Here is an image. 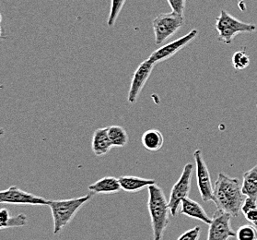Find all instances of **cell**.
I'll return each instance as SVG.
<instances>
[{
    "instance_id": "obj_13",
    "label": "cell",
    "mask_w": 257,
    "mask_h": 240,
    "mask_svg": "<svg viewBox=\"0 0 257 240\" xmlns=\"http://www.w3.org/2000/svg\"><path fill=\"white\" fill-rule=\"evenodd\" d=\"M112 142L108 136V129L100 128L96 129L91 140V149L96 156L106 155L112 149Z\"/></svg>"
},
{
    "instance_id": "obj_5",
    "label": "cell",
    "mask_w": 257,
    "mask_h": 240,
    "mask_svg": "<svg viewBox=\"0 0 257 240\" xmlns=\"http://www.w3.org/2000/svg\"><path fill=\"white\" fill-rule=\"evenodd\" d=\"M185 24L184 16L174 12L162 13L152 22V27L155 34V44L162 45L169 37L173 36Z\"/></svg>"
},
{
    "instance_id": "obj_21",
    "label": "cell",
    "mask_w": 257,
    "mask_h": 240,
    "mask_svg": "<svg viewBox=\"0 0 257 240\" xmlns=\"http://www.w3.org/2000/svg\"><path fill=\"white\" fill-rule=\"evenodd\" d=\"M237 240H257V228L253 224H243L236 232Z\"/></svg>"
},
{
    "instance_id": "obj_1",
    "label": "cell",
    "mask_w": 257,
    "mask_h": 240,
    "mask_svg": "<svg viewBox=\"0 0 257 240\" xmlns=\"http://www.w3.org/2000/svg\"><path fill=\"white\" fill-rule=\"evenodd\" d=\"M245 198L241 192L239 179L226 174H218L213 187V201L218 210L228 212L231 217H238Z\"/></svg>"
},
{
    "instance_id": "obj_24",
    "label": "cell",
    "mask_w": 257,
    "mask_h": 240,
    "mask_svg": "<svg viewBox=\"0 0 257 240\" xmlns=\"http://www.w3.org/2000/svg\"><path fill=\"white\" fill-rule=\"evenodd\" d=\"M201 228L199 226H196L181 234L177 240H199Z\"/></svg>"
},
{
    "instance_id": "obj_23",
    "label": "cell",
    "mask_w": 257,
    "mask_h": 240,
    "mask_svg": "<svg viewBox=\"0 0 257 240\" xmlns=\"http://www.w3.org/2000/svg\"><path fill=\"white\" fill-rule=\"evenodd\" d=\"M232 64L235 69H245L250 65V57L246 54L245 51H237L232 56Z\"/></svg>"
},
{
    "instance_id": "obj_11",
    "label": "cell",
    "mask_w": 257,
    "mask_h": 240,
    "mask_svg": "<svg viewBox=\"0 0 257 240\" xmlns=\"http://www.w3.org/2000/svg\"><path fill=\"white\" fill-rule=\"evenodd\" d=\"M154 66L155 63H153L148 58L145 61L142 62L137 68L131 81V85L127 95L129 104H136L141 91L144 88L149 78L151 77Z\"/></svg>"
},
{
    "instance_id": "obj_10",
    "label": "cell",
    "mask_w": 257,
    "mask_h": 240,
    "mask_svg": "<svg viewBox=\"0 0 257 240\" xmlns=\"http://www.w3.org/2000/svg\"><path fill=\"white\" fill-rule=\"evenodd\" d=\"M197 34H198V31L196 29L192 30L190 33H188L185 36L181 37L179 39L175 40L172 43H169L167 45H163L159 49L154 51L149 57V59L155 64L159 62L167 60L195 39L197 36Z\"/></svg>"
},
{
    "instance_id": "obj_2",
    "label": "cell",
    "mask_w": 257,
    "mask_h": 240,
    "mask_svg": "<svg viewBox=\"0 0 257 240\" xmlns=\"http://www.w3.org/2000/svg\"><path fill=\"white\" fill-rule=\"evenodd\" d=\"M148 209L151 216L154 240H162L165 230L170 223V207L163 190L157 184L149 188Z\"/></svg>"
},
{
    "instance_id": "obj_15",
    "label": "cell",
    "mask_w": 257,
    "mask_h": 240,
    "mask_svg": "<svg viewBox=\"0 0 257 240\" xmlns=\"http://www.w3.org/2000/svg\"><path fill=\"white\" fill-rule=\"evenodd\" d=\"M118 179L121 189L129 193L139 192L146 188H149L151 185L156 184V180L154 179H143L131 176H123Z\"/></svg>"
},
{
    "instance_id": "obj_7",
    "label": "cell",
    "mask_w": 257,
    "mask_h": 240,
    "mask_svg": "<svg viewBox=\"0 0 257 240\" xmlns=\"http://www.w3.org/2000/svg\"><path fill=\"white\" fill-rule=\"evenodd\" d=\"M49 200L34 195L12 186L5 190H0V204H17V205H47Z\"/></svg>"
},
{
    "instance_id": "obj_25",
    "label": "cell",
    "mask_w": 257,
    "mask_h": 240,
    "mask_svg": "<svg viewBox=\"0 0 257 240\" xmlns=\"http://www.w3.org/2000/svg\"><path fill=\"white\" fill-rule=\"evenodd\" d=\"M167 1L172 9V12L181 16H184L186 0H167Z\"/></svg>"
},
{
    "instance_id": "obj_6",
    "label": "cell",
    "mask_w": 257,
    "mask_h": 240,
    "mask_svg": "<svg viewBox=\"0 0 257 240\" xmlns=\"http://www.w3.org/2000/svg\"><path fill=\"white\" fill-rule=\"evenodd\" d=\"M192 175H193V165L192 164L185 165L180 179L174 185L173 189L171 190L169 207H170L172 216H176L179 206L181 205V202L185 198L189 195L191 182H192Z\"/></svg>"
},
{
    "instance_id": "obj_22",
    "label": "cell",
    "mask_w": 257,
    "mask_h": 240,
    "mask_svg": "<svg viewBox=\"0 0 257 240\" xmlns=\"http://www.w3.org/2000/svg\"><path fill=\"white\" fill-rule=\"evenodd\" d=\"M126 0H111V9L109 13V18L107 21V24L109 27H113L116 23L120 13L122 12L124 3Z\"/></svg>"
},
{
    "instance_id": "obj_19",
    "label": "cell",
    "mask_w": 257,
    "mask_h": 240,
    "mask_svg": "<svg viewBox=\"0 0 257 240\" xmlns=\"http://www.w3.org/2000/svg\"><path fill=\"white\" fill-rule=\"evenodd\" d=\"M108 136L112 147H124L128 142V134L125 129L120 126L108 127Z\"/></svg>"
},
{
    "instance_id": "obj_18",
    "label": "cell",
    "mask_w": 257,
    "mask_h": 240,
    "mask_svg": "<svg viewBox=\"0 0 257 240\" xmlns=\"http://www.w3.org/2000/svg\"><path fill=\"white\" fill-rule=\"evenodd\" d=\"M141 141L146 150L150 151H160L163 146L164 138L160 130L149 129L142 135Z\"/></svg>"
},
{
    "instance_id": "obj_17",
    "label": "cell",
    "mask_w": 257,
    "mask_h": 240,
    "mask_svg": "<svg viewBox=\"0 0 257 240\" xmlns=\"http://www.w3.org/2000/svg\"><path fill=\"white\" fill-rule=\"evenodd\" d=\"M28 217L20 213L17 216H11V212L6 209H0V230L7 228H19L27 224Z\"/></svg>"
},
{
    "instance_id": "obj_8",
    "label": "cell",
    "mask_w": 257,
    "mask_h": 240,
    "mask_svg": "<svg viewBox=\"0 0 257 240\" xmlns=\"http://www.w3.org/2000/svg\"><path fill=\"white\" fill-rule=\"evenodd\" d=\"M231 215L223 211H216L209 223L207 240H229L236 236V233L231 227Z\"/></svg>"
},
{
    "instance_id": "obj_14",
    "label": "cell",
    "mask_w": 257,
    "mask_h": 240,
    "mask_svg": "<svg viewBox=\"0 0 257 240\" xmlns=\"http://www.w3.org/2000/svg\"><path fill=\"white\" fill-rule=\"evenodd\" d=\"M121 189L119 179L114 177H105L89 186V190L93 194H114Z\"/></svg>"
},
{
    "instance_id": "obj_12",
    "label": "cell",
    "mask_w": 257,
    "mask_h": 240,
    "mask_svg": "<svg viewBox=\"0 0 257 240\" xmlns=\"http://www.w3.org/2000/svg\"><path fill=\"white\" fill-rule=\"evenodd\" d=\"M180 212L188 217L199 220L206 224L211 223V218H209L207 212L204 210V208L196 201L191 200L189 197L185 198L181 202V211Z\"/></svg>"
},
{
    "instance_id": "obj_27",
    "label": "cell",
    "mask_w": 257,
    "mask_h": 240,
    "mask_svg": "<svg viewBox=\"0 0 257 240\" xmlns=\"http://www.w3.org/2000/svg\"><path fill=\"white\" fill-rule=\"evenodd\" d=\"M4 134H5V130L3 129H1L0 128V137H2V136H4Z\"/></svg>"
},
{
    "instance_id": "obj_26",
    "label": "cell",
    "mask_w": 257,
    "mask_h": 240,
    "mask_svg": "<svg viewBox=\"0 0 257 240\" xmlns=\"http://www.w3.org/2000/svg\"><path fill=\"white\" fill-rule=\"evenodd\" d=\"M1 21H2V16L0 14V23H1ZM2 35H3V29L1 28V26H0V38H2Z\"/></svg>"
},
{
    "instance_id": "obj_4",
    "label": "cell",
    "mask_w": 257,
    "mask_h": 240,
    "mask_svg": "<svg viewBox=\"0 0 257 240\" xmlns=\"http://www.w3.org/2000/svg\"><path fill=\"white\" fill-rule=\"evenodd\" d=\"M215 28L218 33V41L225 45H230L237 34L255 32L256 25L240 22L226 11H221L216 19Z\"/></svg>"
},
{
    "instance_id": "obj_20",
    "label": "cell",
    "mask_w": 257,
    "mask_h": 240,
    "mask_svg": "<svg viewBox=\"0 0 257 240\" xmlns=\"http://www.w3.org/2000/svg\"><path fill=\"white\" fill-rule=\"evenodd\" d=\"M240 211L249 223L257 226V201L246 197Z\"/></svg>"
},
{
    "instance_id": "obj_16",
    "label": "cell",
    "mask_w": 257,
    "mask_h": 240,
    "mask_svg": "<svg viewBox=\"0 0 257 240\" xmlns=\"http://www.w3.org/2000/svg\"><path fill=\"white\" fill-rule=\"evenodd\" d=\"M241 192L247 198L257 201V165L243 173Z\"/></svg>"
},
{
    "instance_id": "obj_3",
    "label": "cell",
    "mask_w": 257,
    "mask_h": 240,
    "mask_svg": "<svg viewBox=\"0 0 257 240\" xmlns=\"http://www.w3.org/2000/svg\"><path fill=\"white\" fill-rule=\"evenodd\" d=\"M93 195L94 194L90 192L87 195L78 198L60 201H49L48 206L50 207L54 221V235H58L61 233L62 230L70 223L81 207L90 201Z\"/></svg>"
},
{
    "instance_id": "obj_9",
    "label": "cell",
    "mask_w": 257,
    "mask_h": 240,
    "mask_svg": "<svg viewBox=\"0 0 257 240\" xmlns=\"http://www.w3.org/2000/svg\"><path fill=\"white\" fill-rule=\"evenodd\" d=\"M194 159L196 162V179L197 187L202 200L205 202L213 201V185L211 177L207 164L204 160L201 150H196L194 152Z\"/></svg>"
}]
</instances>
